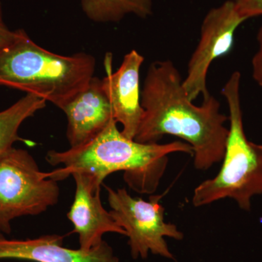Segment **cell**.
I'll return each instance as SVG.
<instances>
[{
	"instance_id": "cell-1",
	"label": "cell",
	"mask_w": 262,
	"mask_h": 262,
	"mask_svg": "<svg viewBox=\"0 0 262 262\" xmlns=\"http://www.w3.org/2000/svg\"><path fill=\"white\" fill-rule=\"evenodd\" d=\"M141 102L144 117L134 140L148 144L158 143L165 135L180 138L192 146L198 170H208L223 160L229 117L220 113V101L211 94L203 98L201 106L194 105L173 62L149 65Z\"/></svg>"
},
{
	"instance_id": "cell-2",
	"label": "cell",
	"mask_w": 262,
	"mask_h": 262,
	"mask_svg": "<svg viewBox=\"0 0 262 262\" xmlns=\"http://www.w3.org/2000/svg\"><path fill=\"white\" fill-rule=\"evenodd\" d=\"M174 152L194 155L192 146L182 141L144 144L127 139L112 118L103 130L82 145L67 151H48L46 158L48 163L53 166L62 164L63 167L46 175L59 182L80 172L91 176L101 186L108 175L123 170L124 179L131 189L149 194L158 187L168 155Z\"/></svg>"
},
{
	"instance_id": "cell-3",
	"label": "cell",
	"mask_w": 262,
	"mask_h": 262,
	"mask_svg": "<svg viewBox=\"0 0 262 262\" xmlns=\"http://www.w3.org/2000/svg\"><path fill=\"white\" fill-rule=\"evenodd\" d=\"M95 68L91 55L56 54L19 29L15 40L0 51V86L36 95L61 110L88 85Z\"/></svg>"
},
{
	"instance_id": "cell-4",
	"label": "cell",
	"mask_w": 262,
	"mask_h": 262,
	"mask_svg": "<svg viewBox=\"0 0 262 262\" xmlns=\"http://www.w3.org/2000/svg\"><path fill=\"white\" fill-rule=\"evenodd\" d=\"M241 81V73L234 72L222 90L228 105L230 123L223 165L216 177L195 188L192 199L194 207L231 198L242 209L249 211L251 198L262 194V145L248 141L245 134Z\"/></svg>"
},
{
	"instance_id": "cell-5",
	"label": "cell",
	"mask_w": 262,
	"mask_h": 262,
	"mask_svg": "<svg viewBox=\"0 0 262 262\" xmlns=\"http://www.w3.org/2000/svg\"><path fill=\"white\" fill-rule=\"evenodd\" d=\"M58 182L48 178L25 149L14 146L0 155V229L11 232L10 222L37 215L58 202Z\"/></svg>"
},
{
	"instance_id": "cell-6",
	"label": "cell",
	"mask_w": 262,
	"mask_h": 262,
	"mask_svg": "<svg viewBox=\"0 0 262 262\" xmlns=\"http://www.w3.org/2000/svg\"><path fill=\"white\" fill-rule=\"evenodd\" d=\"M110 214L126 232L134 258H147L149 252L175 259L165 237L182 241L184 234L173 224L164 220L165 208L160 204L161 195L151 196L149 201L133 198L125 188L117 190L106 187Z\"/></svg>"
},
{
	"instance_id": "cell-7",
	"label": "cell",
	"mask_w": 262,
	"mask_h": 262,
	"mask_svg": "<svg viewBox=\"0 0 262 262\" xmlns=\"http://www.w3.org/2000/svg\"><path fill=\"white\" fill-rule=\"evenodd\" d=\"M248 18L237 9L232 0L212 8L201 26V38L188 63L187 75L183 86L188 98L208 97L207 75L211 63L232 50L236 30Z\"/></svg>"
},
{
	"instance_id": "cell-8",
	"label": "cell",
	"mask_w": 262,
	"mask_h": 262,
	"mask_svg": "<svg viewBox=\"0 0 262 262\" xmlns=\"http://www.w3.org/2000/svg\"><path fill=\"white\" fill-rule=\"evenodd\" d=\"M144 61V57L132 50L124 56L121 65L114 73L112 57H107L105 62L106 76L102 79L114 120L121 124L122 134L134 140L144 114L140 91V70Z\"/></svg>"
},
{
	"instance_id": "cell-9",
	"label": "cell",
	"mask_w": 262,
	"mask_h": 262,
	"mask_svg": "<svg viewBox=\"0 0 262 262\" xmlns=\"http://www.w3.org/2000/svg\"><path fill=\"white\" fill-rule=\"evenodd\" d=\"M72 176L75 181V194L67 217L74 225V232L78 234L80 249L90 251L96 247L107 232L126 236V232L103 208L101 186L88 174L75 172Z\"/></svg>"
},
{
	"instance_id": "cell-10",
	"label": "cell",
	"mask_w": 262,
	"mask_h": 262,
	"mask_svg": "<svg viewBox=\"0 0 262 262\" xmlns=\"http://www.w3.org/2000/svg\"><path fill=\"white\" fill-rule=\"evenodd\" d=\"M61 236L44 235L25 241L0 236V259L34 262H119L113 248L105 241L90 251L63 247Z\"/></svg>"
},
{
	"instance_id": "cell-11",
	"label": "cell",
	"mask_w": 262,
	"mask_h": 262,
	"mask_svg": "<svg viewBox=\"0 0 262 262\" xmlns=\"http://www.w3.org/2000/svg\"><path fill=\"white\" fill-rule=\"evenodd\" d=\"M61 110L68 121L67 136L71 147L91 140L113 118L102 80L96 77H93L88 85Z\"/></svg>"
},
{
	"instance_id": "cell-12",
	"label": "cell",
	"mask_w": 262,
	"mask_h": 262,
	"mask_svg": "<svg viewBox=\"0 0 262 262\" xmlns=\"http://www.w3.org/2000/svg\"><path fill=\"white\" fill-rule=\"evenodd\" d=\"M46 102L44 98L27 94L10 107L0 112V155L18 141L29 146L34 144L32 141L22 139L18 130L25 120L46 107Z\"/></svg>"
},
{
	"instance_id": "cell-13",
	"label": "cell",
	"mask_w": 262,
	"mask_h": 262,
	"mask_svg": "<svg viewBox=\"0 0 262 262\" xmlns=\"http://www.w3.org/2000/svg\"><path fill=\"white\" fill-rule=\"evenodd\" d=\"M81 7L96 23L119 22L128 14L146 18L153 13L152 0H81Z\"/></svg>"
},
{
	"instance_id": "cell-14",
	"label": "cell",
	"mask_w": 262,
	"mask_h": 262,
	"mask_svg": "<svg viewBox=\"0 0 262 262\" xmlns=\"http://www.w3.org/2000/svg\"><path fill=\"white\" fill-rule=\"evenodd\" d=\"M241 14L248 19L262 15V0H232Z\"/></svg>"
},
{
	"instance_id": "cell-15",
	"label": "cell",
	"mask_w": 262,
	"mask_h": 262,
	"mask_svg": "<svg viewBox=\"0 0 262 262\" xmlns=\"http://www.w3.org/2000/svg\"><path fill=\"white\" fill-rule=\"evenodd\" d=\"M258 50L252 59L253 78L262 87V25L257 34Z\"/></svg>"
},
{
	"instance_id": "cell-16",
	"label": "cell",
	"mask_w": 262,
	"mask_h": 262,
	"mask_svg": "<svg viewBox=\"0 0 262 262\" xmlns=\"http://www.w3.org/2000/svg\"><path fill=\"white\" fill-rule=\"evenodd\" d=\"M18 34V29L11 30L7 26L3 15V5L0 1V51L11 44Z\"/></svg>"
},
{
	"instance_id": "cell-17",
	"label": "cell",
	"mask_w": 262,
	"mask_h": 262,
	"mask_svg": "<svg viewBox=\"0 0 262 262\" xmlns=\"http://www.w3.org/2000/svg\"><path fill=\"white\" fill-rule=\"evenodd\" d=\"M3 235V232H2L1 229H0V236Z\"/></svg>"
}]
</instances>
